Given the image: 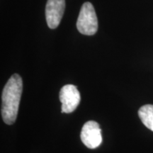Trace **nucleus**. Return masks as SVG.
Segmentation results:
<instances>
[{"label": "nucleus", "instance_id": "f257e3e1", "mask_svg": "<svg viewBox=\"0 0 153 153\" xmlns=\"http://www.w3.org/2000/svg\"><path fill=\"white\" fill-rule=\"evenodd\" d=\"M22 90V77L18 74H13L4 87L1 96V116L7 125H11L16 121Z\"/></svg>", "mask_w": 153, "mask_h": 153}, {"label": "nucleus", "instance_id": "f03ea898", "mask_svg": "<svg viewBox=\"0 0 153 153\" xmlns=\"http://www.w3.org/2000/svg\"><path fill=\"white\" fill-rule=\"evenodd\" d=\"M76 28L79 33L84 35L92 36L98 30V19L94 8L90 2H85L82 6Z\"/></svg>", "mask_w": 153, "mask_h": 153}, {"label": "nucleus", "instance_id": "7ed1b4c3", "mask_svg": "<svg viewBox=\"0 0 153 153\" xmlns=\"http://www.w3.org/2000/svg\"><path fill=\"white\" fill-rule=\"evenodd\" d=\"M59 97L60 101L62 103L61 112L65 114L73 112L81 100V97L77 88L72 85L63 86L60 91Z\"/></svg>", "mask_w": 153, "mask_h": 153}, {"label": "nucleus", "instance_id": "20e7f679", "mask_svg": "<svg viewBox=\"0 0 153 153\" xmlns=\"http://www.w3.org/2000/svg\"><path fill=\"white\" fill-rule=\"evenodd\" d=\"M101 128L99 123L94 120H89L85 123L82 128V142L89 149L98 148L102 142Z\"/></svg>", "mask_w": 153, "mask_h": 153}, {"label": "nucleus", "instance_id": "39448f33", "mask_svg": "<svg viewBox=\"0 0 153 153\" xmlns=\"http://www.w3.org/2000/svg\"><path fill=\"white\" fill-rule=\"evenodd\" d=\"M65 9V0H48L45 7L47 24L51 29L59 26Z\"/></svg>", "mask_w": 153, "mask_h": 153}, {"label": "nucleus", "instance_id": "423d86ee", "mask_svg": "<svg viewBox=\"0 0 153 153\" xmlns=\"http://www.w3.org/2000/svg\"><path fill=\"white\" fill-rule=\"evenodd\" d=\"M138 116L145 126L153 131V105L146 104L140 107Z\"/></svg>", "mask_w": 153, "mask_h": 153}]
</instances>
